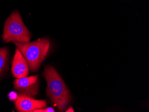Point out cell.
<instances>
[{
    "label": "cell",
    "instance_id": "7",
    "mask_svg": "<svg viewBox=\"0 0 149 112\" xmlns=\"http://www.w3.org/2000/svg\"><path fill=\"white\" fill-rule=\"evenodd\" d=\"M8 50L6 47L0 49V75L3 72L6 66L8 60Z\"/></svg>",
    "mask_w": 149,
    "mask_h": 112
},
{
    "label": "cell",
    "instance_id": "3",
    "mask_svg": "<svg viewBox=\"0 0 149 112\" xmlns=\"http://www.w3.org/2000/svg\"><path fill=\"white\" fill-rule=\"evenodd\" d=\"M2 38L7 42H27L31 40V33L17 11H13L6 21Z\"/></svg>",
    "mask_w": 149,
    "mask_h": 112
},
{
    "label": "cell",
    "instance_id": "8",
    "mask_svg": "<svg viewBox=\"0 0 149 112\" xmlns=\"http://www.w3.org/2000/svg\"><path fill=\"white\" fill-rule=\"evenodd\" d=\"M17 96L18 95H17L16 93L12 92L9 94V97L10 99V100H12V101H15L17 98Z\"/></svg>",
    "mask_w": 149,
    "mask_h": 112
},
{
    "label": "cell",
    "instance_id": "2",
    "mask_svg": "<svg viewBox=\"0 0 149 112\" xmlns=\"http://www.w3.org/2000/svg\"><path fill=\"white\" fill-rule=\"evenodd\" d=\"M28 63L31 72L36 71L48 54L50 42L47 38H40L31 42H14Z\"/></svg>",
    "mask_w": 149,
    "mask_h": 112
},
{
    "label": "cell",
    "instance_id": "9",
    "mask_svg": "<svg viewBox=\"0 0 149 112\" xmlns=\"http://www.w3.org/2000/svg\"><path fill=\"white\" fill-rule=\"evenodd\" d=\"M55 112V109L52 108L48 107L44 109V112Z\"/></svg>",
    "mask_w": 149,
    "mask_h": 112
},
{
    "label": "cell",
    "instance_id": "6",
    "mask_svg": "<svg viewBox=\"0 0 149 112\" xmlns=\"http://www.w3.org/2000/svg\"><path fill=\"white\" fill-rule=\"evenodd\" d=\"M11 70L13 77L16 78L27 77L29 74L28 63L22 53L17 48L16 49Z\"/></svg>",
    "mask_w": 149,
    "mask_h": 112
},
{
    "label": "cell",
    "instance_id": "4",
    "mask_svg": "<svg viewBox=\"0 0 149 112\" xmlns=\"http://www.w3.org/2000/svg\"><path fill=\"white\" fill-rule=\"evenodd\" d=\"M14 88L20 94L33 98L38 93V76L36 75L17 78L14 81Z\"/></svg>",
    "mask_w": 149,
    "mask_h": 112
},
{
    "label": "cell",
    "instance_id": "1",
    "mask_svg": "<svg viewBox=\"0 0 149 112\" xmlns=\"http://www.w3.org/2000/svg\"><path fill=\"white\" fill-rule=\"evenodd\" d=\"M43 76L47 83V94L60 112L71 102L70 92L56 70L51 66L45 67Z\"/></svg>",
    "mask_w": 149,
    "mask_h": 112
},
{
    "label": "cell",
    "instance_id": "5",
    "mask_svg": "<svg viewBox=\"0 0 149 112\" xmlns=\"http://www.w3.org/2000/svg\"><path fill=\"white\" fill-rule=\"evenodd\" d=\"M15 101L16 108L19 112H33L36 109L42 108L47 105L45 100H35L22 94L18 95Z\"/></svg>",
    "mask_w": 149,
    "mask_h": 112
},
{
    "label": "cell",
    "instance_id": "10",
    "mask_svg": "<svg viewBox=\"0 0 149 112\" xmlns=\"http://www.w3.org/2000/svg\"><path fill=\"white\" fill-rule=\"evenodd\" d=\"M66 112H74V110L72 108L70 107L69 109H68Z\"/></svg>",
    "mask_w": 149,
    "mask_h": 112
}]
</instances>
